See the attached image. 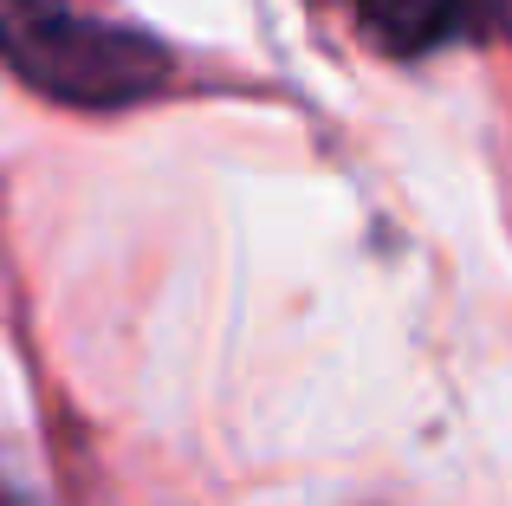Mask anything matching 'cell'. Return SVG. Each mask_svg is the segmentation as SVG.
Listing matches in <instances>:
<instances>
[{
  "label": "cell",
  "instance_id": "obj_1",
  "mask_svg": "<svg viewBox=\"0 0 512 506\" xmlns=\"http://www.w3.org/2000/svg\"><path fill=\"white\" fill-rule=\"evenodd\" d=\"M0 59L59 104L117 111L169 78V52L130 26H98L72 0H0Z\"/></svg>",
  "mask_w": 512,
  "mask_h": 506
},
{
  "label": "cell",
  "instance_id": "obj_2",
  "mask_svg": "<svg viewBox=\"0 0 512 506\" xmlns=\"http://www.w3.org/2000/svg\"><path fill=\"white\" fill-rule=\"evenodd\" d=\"M383 52H435L454 39H512V0H350Z\"/></svg>",
  "mask_w": 512,
  "mask_h": 506
},
{
  "label": "cell",
  "instance_id": "obj_3",
  "mask_svg": "<svg viewBox=\"0 0 512 506\" xmlns=\"http://www.w3.org/2000/svg\"><path fill=\"white\" fill-rule=\"evenodd\" d=\"M0 506H13V500H0Z\"/></svg>",
  "mask_w": 512,
  "mask_h": 506
}]
</instances>
